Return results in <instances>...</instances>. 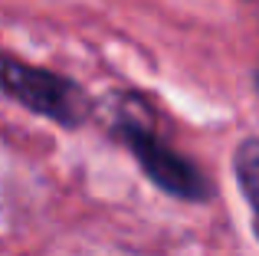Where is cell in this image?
<instances>
[{"label":"cell","mask_w":259,"mask_h":256,"mask_svg":"<svg viewBox=\"0 0 259 256\" xmlns=\"http://www.w3.org/2000/svg\"><path fill=\"white\" fill-rule=\"evenodd\" d=\"M0 86L26 109L53 118L59 125H82L89 115V99L76 82L56 76V72L36 69L26 63L4 59L0 63Z\"/></svg>","instance_id":"6da1fadb"},{"label":"cell","mask_w":259,"mask_h":256,"mask_svg":"<svg viewBox=\"0 0 259 256\" xmlns=\"http://www.w3.org/2000/svg\"><path fill=\"white\" fill-rule=\"evenodd\" d=\"M121 138L128 141V148H132L135 158L141 161L145 174L161 191L174 194V197H184V200H207L210 184L203 181V174L197 171L190 161H184L177 151L164 148L145 125L125 122L121 125Z\"/></svg>","instance_id":"7a4b0ae2"},{"label":"cell","mask_w":259,"mask_h":256,"mask_svg":"<svg viewBox=\"0 0 259 256\" xmlns=\"http://www.w3.org/2000/svg\"><path fill=\"white\" fill-rule=\"evenodd\" d=\"M236 181L253 207V230L259 237V138H249L236 151Z\"/></svg>","instance_id":"3957f363"}]
</instances>
